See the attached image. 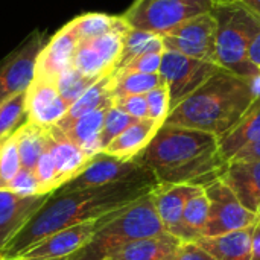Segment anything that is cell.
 I'll return each mask as SVG.
<instances>
[{
  "label": "cell",
  "instance_id": "cell-2",
  "mask_svg": "<svg viewBox=\"0 0 260 260\" xmlns=\"http://www.w3.org/2000/svg\"><path fill=\"white\" fill-rule=\"evenodd\" d=\"M158 184H193L206 187L222 177L229 163L219 154L215 134L165 123L137 155Z\"/></svg>",
  "mask_w": 260,
  "mask_h": 260
},
{
  "label": "cell",
  "instance_id": "cell-22",
  "mask_svg": "<svg viewBox=\"0 0 260 260\" xmlns=\"http://www.w3.org/2000/svg\"><path fill=\"white\" fill-rule=\"evenodd\" d=\"M260 139V98L253 102L242 119L219 137V154L229 163L241 149Z\"/></svg>",
  "mask_w": 260,
  "mask_h": 260
},
{
  "label": "cell",
  "instance_id": "cell-46",
  "mask_svg": "<svg viewBox=\"0 0 260 260\" xmlns=\"http://www.w3.org/2000/svg\"><path fill=\"white\" fill-rule=\"evenodd\" d=\"M58 260H67V259H58Z\"/></svg>",
  "mask_w": 260,
  "mask_h": 260
},
{
  "label": "cell",
  "instance_id": "cell-16",
  "mask_svg": "<svg viewBox=\"0 0 260 260\" xmlns=\"http://www.w3.org/2000/svg\"><path fill=\"white\" fill-rule=\"evenodd\" d=\"M201 190H204V187L193 184H158L154 189L152 198L155 210L166 233L178 236L183 212L189 200Z\"/></svg>",
  "mask_w": 260,
  "mask_h": 260
},
{
  "label": "cell",
  "instance_id": "cell-8",
  "mask_svg": "<svg viewBox=\"0 0 260 260\" xmlns=\"http://www.w3.org/2000/svg\"><path fill=\"white\" fill-rule=\"evenodd\" d=\"M209 198V219L203 236H219L253 225L260 215L250 212L222 178L204 187Z\"/></svg>",
  "mask_w": 260,
  "mask_h": 260
},
{
  "label": "cell",
  "instance_id": "cell-27",
  "mask_svg": "<svg viewBox=\"0 0 260 260\" xmlns=\"http://www.w3.org/2000/svg\"><path fill=\"white\" fill-rule=\"evenodd\" d=\"M209 219V198L204 190L197 193L193 198L189 200L178 232V239L183 242H195L198 238L203 236L206 224Z\"/></svg>",
  "mask_w": 260,
  "mask_h": 260
},
{
  "label": "cell",
  "instance_id": "cell-20",
  "mask_svg": "<svg viewBox=\"0 0 260 260\" xmlns=\"http://www.w3.org/2000/svg\"><path fill=\"white\" fill-rule=\"evenodd\" d=\"M254 224L219 236H201L195 242L216 260H250Z\"/></svg>",
  "mask_w": 260,
  "mask_h": 260
},
{
  "label": "cell",
  "instance_id": "cell-38",
  "mask_svg": "<svg viewBox=\"0 0 260 260\" xmlns=\"http://www.w3.org/2000/svg\"><path fill=\"white\" fill-rule=\"evenodd\" d=\"M8 192H12L20 197H34V195H41L40 192V184L38 180L30 169L21 168L18 174L14 177V180L9 184Z\"/></svg>",
  "mask_w": 260,
  "mask_h": 260
},
{
  "label": "cell",
  "instance_id": "cell-39",
  "mask_svg": "<svg viewBox=\"0 0 260 260\" xmlns=\"http://www.w3.org/2000/svg\"><path fill=\"white\" fill-rule=\"evenodd\" d=\"M113 105H116L119 110L126 113L128 116L140 120L148 119V102L146 94H133V96H123L113 99Z\"/></svg>",
  "mask_w": 260,
  "mask_h": 260
},
{
  "label": "cell",
  "instance_id": "cell-32",
  "mask_svg": "<svg viewBox=\"0 0 260 260\" xmlns=\"http://www.w3.org/2000/svg\"><path fill=\"white\" fill-rule=\"evenodd\" d=\"M21 169L15 131L0 139V190H8L11 181Z\"/></svg>",
  "mask_w": 260,
  "mask_h": 260
},
{
  "label": "cell",
  "instance_id": "cell-7",
  "mask_svg": "<svg viewBox=\"0 0 260 260\" xmlns=\"http://www.w3.org/2000/svg\"><path fill=\"white\" fill-rule=\"evenodd\" d=\"M221 67L213 61L190 58L177 52L165 50L158 75L168 85L171 94V110L198 90Z\"/></svg>",
  "mask_w": 260,
  "mask_h": 260
},
{
  "label": "cell",
  "instance_id": "cell-31",
  "mask_svg": "<svg viewBox=\"0 0 260 260\" xmlns=\"http://www.w3.org/2000/svg\"><path fill=\"white\" fill-rule=\"evenodd\" d=\"M26 99L27 90L15 94L0 105V139L12 134L26 122Z\"/></svg>",
  "mask_w": 260,
  "mask_h": 260
},
{
  "label": "cell",
  "instance_id": "cell-41",
  "mask_svg": "<svg viewBox=\"0 0 260 260\" xmlns=\"http://www.w3.org/2000/svg\"><path fill=\"white\" fill-rule=\"evenodd\" d=\"M257 160H260V139L257 142L245 146L244 149H241L230 161H257Z\"/></svg>",
  "mask_w": 260,
  "mask_h": 260
},
{
  "label": "cell",
  "instance_id": "cell-42",
  "mask_svg": "<svg viewBox=\"0 0 260 260\" xmlns=\"http://www.w3.org/2000/svg\"><path fill=\"white\" fill-rule=\"evenodd\" d=\"M248 61L260 70V29L248 46Z\"/></svg>",
  "mask_w": 260,
  "mask_h": 260
},
{
  "label": "cell",
  "instance_id": "cell-15",
  "mask_svg": "<svg viewBox=\"0 0 260 260\" xmlns=\"http://www.w3.org/2000/svg\"><path fill=\"white\" fill-rule=\"evenodd\" d=\"M78 46L79 41L67 23L43 47L35 67V78L55 81L64 70L72 67Z\"/></svg>",
  "mask_w": 260,
  "mask_h": 260
},
{
  "label": "cell",
  "instance_id": "cell-14",
  "mask_svg": "<svg viewBox=\"0 0 260 260\" xmlns=\"http://www.w3.org/2000/svg\"><path fill=\"white\" fill-rule=\"evenodd\" d=\"M50 195L20 197L8 190H0V253L43 207Z\"/></svg>",
  "mask_w": 260,
  "mask_h": 260
},
{
  "label": "cell",
  "instance_id": "cell-40",
  "mask_svg": "<svg viewBox=\"0 0 260 260\" xmlns=\"http://www.w3.org/2000/svg\"><path fill=\"white\" fill-rule=\"evenodd\" d=\"M171 260H216L197 242H183Z\"/></svg>",
  "mask_w": 260,
  "mask_h": 260
},
{
  "label": "cell",
  "instance_id": "cell-30",
  "mask_svg": "<svg viewBox=\"0 0 260 260\" xmlns=\"http://www.w3.org/2000/svg\"><path fill=\"white\" fill-rule=\"evenodd\" d=\"M72 66L76 70H79L82 75H85V76H88L91 79H99V78L114 72L105 62L102 55L94 49V46L90 41L79 43Z\"/></svg>",
  "mask_w": 260,
  "mask_h": 260
},
{
  "label": "cell",
  "instance_id": "cell-37",
  "mask_svg": "<svg viewBox=\"0 0 260 260\" xmlns=\"http://www.w3.org/2000/svg\"><path fill=\"white\" fill-rule=\"evenodd\" d=\"M165 49L151 50L143 55H139L137 58L131 59L128 64H125L122 69L117 70H126V72H142V73H158L161 66Z\"/></svg>",
  "mask_w": 260,
  "mask_h": 260
},
{
  "label": "cell",
  "instance_id": "cell-33",
  "mask_svg": "<svg viewBox=\"0 0 260 260\" xmlns=\"http://www.w3.org/2000/svg\"><path fill=\"white\" fill-rule=\"evenodd\" d=\"M98 79H91L85 75H82L79 70H76L73 66L69 67L67 70H64L56 79V88L59 91V94L62 96V99L67 102V105L70 107L75 101H78L81 98V94L91 85L94 84Z\"/></svg>",
  "mask_w": 260,
  "mask_h": 260
},
{
  "label": "cell",
  "instance_id": "cell-17",
  "mask_svg": "<svg viewBox=\"0 0 260 260\" xmlns=\"http://www.w3.org/2000/svg\"><path fill=\"white\" fill-rule=\"evenodd\" d=\"M47 148L55 160L58 189L76 178L91 161V158L85 155L79 146L69 140L64 131L56 125L47 128Z\"/></svg>",
  "mask_w": 260,
  "mask_h": 260
},
{
  "label": "cell",
  "instance_id": "cell-11",
  "mask_svg": "<svg viewBox=\"0 0 260 260\" xmlns=\"http://www.w3.org/2000/svg\"><path fill=\"white\" fill-rule=\"evenodd\" d=\"M149 174L152 172L140 163L139 157H134L131 160H123V158L108 155L105 152H99L91 158L90 165L76 178L66 183L62 187L58 189V192L81 190L87 187L119 183V181H125V180L149 175Z\"/></svg>",
  "mask_w": 260,
  "mask_h": 260
},
{
  "label": "cell",
  "instance_id": "cell-43",
  "mask_svg": "<svg viewBox=\"0 0 260 260\" xmlns=\"http://www.w3.org/2000/svg\"><path fill=\"white\" fill-rule=\"evenodd\" d=\"M250 260H260V216L254 224L253 241H251V257Z\"/></svg>",
  "mask_w": 260,
  "mask_h": 260
},
{
  "label": "cell",
  "instance_id": "cell-28",
  "mask_svg": "<svg viewBox=\"0 0 260 260\" xmlns=\"http://www.w3.org/2000/svg\"><path fill=\"white\" fill-rule=\"evenodd\" d=\"M113 99L133 94H146L163 82L158 73L116 70L113 72Z\"/></svg>",
  "mask_w": 260,
  "mask_h": 260
},
{
  "label": "cell",
  "instance_id": "cell-34",
  "mask_svg": "<svg viewBox=\"0 0 260 260\" xmlns=\"http://www.w3.org/2000/svg\"><path fill=\"white\" fill-rule=\"evenodd\" d=\"M137 119L128 116L126 113H123L122 110H119L116 105H111L107 111V116H105V120H104V126H102V131H101V146H102V151L119 136L122 134L129 125H133Z\"/></svg>",
  "mask_w": 260,
  "mask_h": 260
},
{
  "label": "cell",
  "instance_id": "cell-12",
  "mask_svg": "<svg viewBox=\"0 0 260 260\" xmlns=\"http://www.w3.org/2000/svg\"><path fill=\"white\" fill-rule=\"evenodd\" d=\"M113 212L104 215L99 219L58 230V232L43 238L41 241L35 242L34 245H30L15 260L67 259L72 254H75L78 250H81L93 238V235L108 221V218Z\"/></svg>",
  "mask_w": 260,
  "mask_h": 260
},
{
  "label": "cell",
  "instance_id": "cell-10",
  "mask_svg": "<svg viewBox=\"0 0 260 260\" xmlns=\"http://www.w3.org/2000/svg\"><path fill=\"white\" fill-rule=\"evenodd\" d=\"M160 37L165 50L215 62L216 18L212 12L190 18Z\"/></svg>",
  "mask_w": 260,
  "mask_h": 260
},
{
  "label": "cell",
  "instance_id": "cell-36",
  "mask_svg": "<svg viewBox=\"0 0 260 260\" xmlns=\"http://www.w3.org/2000/svg\"><path fill=\"white\" fill-rule=\"evenodd\" d=\"M34 174H35V177L38 180L41 195L53 193L55 190H58L56 166H55V160H53L49 148L43 152V155L40 157L38 163L35 165Z\"/></svg>",
  "mask_w": 260,
  "mask_h": 260
},
{
  "label": "cell",
  "instance_id": "cell-25",
  "mask_svg": "<svg viewBox=\"0 0 260 260\" xmlns=\"http://www.w3.org/2000/svg\"><path fill=\"white\" fill-rule=\"evenodd\" d=\"M72 30L75 32L79 43L91 41L102 35H107L114 30L129 29L128 23L122 15H108L102 12H88L82 14L72 21H69Z\"/></svg>",
  "mask_w": 260,
  "mask_h": 260
},
{
  "label": "cell",
  "instance_id": "cell-24",
  "mask_svg": "<svg viewBox=\"0 0 260 260\" xmlns=\"http://www.w3.org/2000/svg\"><path fill=\"white\" fill-rule=\"evenodd\" d=\"M113 79H114L113 73H108V75L99 78L94 84H91L81 94V98L69 107L67 114L64 116V119L59 123H56V126L64 129L66 126H69L72 122H75L81 116L91 113L107 104H111L113 102Z\"/></svg>",
  "mask_w": 260,
  "mask_h": 260
},
{
  "label": "cell",
  "instance_id": "cell-18",
  "mask_svg": "<svg viewBox=\"0 0 260 260\" xmlns=\"http://www.w3.org/2000/svg\"><path fill=\"white\" fill-rule=\"evenodd\" d=\"M250 212L260 215V160L230 161L221 177Z\"/></svg>",
  "mask_w": 260,
  "mask_h": 260
},
{
  "label": "cell",
  "instance_id": "cell-3",
  "mask_svg": "<svg viewBox=\"0 0 260 260\" xmlns=\"http://www.w3.org/2000/svg\"><path fill=\"white\" fill-rule=\"evenodd\" d=\"M254 101L250 78L221 69L172 108L165 123L221 137L242 119Z\"/></svg>",
  "mask_w": 260,
  "mask_h": 260
},
{
  "label": "cell",
  "instance_id": "cell-35",
  "mask_svg": "<svg viewBox=\"0 0 260 260\" xmlns=\"http://www.w3.org/2000/svg\"><path fill=\"white\" fill-rule=\"evenodd\" d=\"M146 102H148V117L160 125H165L171 113V94L168 85L161 82L158 87L146 93Z\"/></svg>",
  "mask_w": 260,
  "mask_h": 260
},
{
  "label": "cell",
  "instance_id": "cell-13",
  "mask_svg": "<svg viewBox=\"0 0 260 260\" xmlns=\"http://www.w3.org/2000/svg\"><path fill=\"white\" fill-rule=\"evenodd\" d=\"M69 111L67 102L59 94L55 81L35 78L27 88L26 114L29 122L43 128L59 123Z\"/></svg>",
  "mask_w": 260,
  "mask_h": 260
},
{
  "label": "cell",
  "instance_id": "cell-45",
  "mask_svg": "<svg viewBox=\"0 0 260 260\" xmlns=\"http://www.w3.org/2000/svg\"><path fill=\"white\" fill-rule=\"evenodd\" d=\"M250 82H251V88H253V94L256 99L260 98V73L254 75L250 78Z\"/></svg>",
  "mask_w": 260,
  "mask_h": 260
},
{
  "label": "cell",
  "instance_id": "cell-1",
  "mask_svg": "<svg viewBox=\"0 0 260 260\" xmlns=\"http://www.w3.org/2000/svg\"><path fill=\"white\" fill-rule=\"evenodd\" d=\"M157 186L158 183L154 174H149L81 190H56L0 253V260H15L43 238L67 227L99 219L113 210L126 207L151 193Z\"/></svg>",
  "mask_w": 260,
  "mask_h": 260
},
{
  "label": "cell",
  "instance_id": "cell-21",
  "mask_svg": "<svg viewBox=\"0 0 260 260\" xmlns=\"http://www.w3.org/2000/svg\"><path fill=\"white\" fill-rule=\"evenodd\" d=\"M160 126L163 125L154 122L149 117L136 120L122 134H119L102 152L117 158L131 160L145 151V148L151 143Z\"/></svg>",
  "mask_w": 260,
  "mask_h": 260
},
{
  "label": "cell",
  "instance_id": "cell-19",
  "mask_svg": "<svg viewBox=\"0 0 260 260\" xmlns=\"http://www.w3.org/2000/svg\"><path fill=\"white\" fill-rule=\"evenodd\" d=\"M181 244L183 241L177 236L161 233L128 242L110 253L104 260H171Z\"/></svg>",
  "mask_w": 260,
  "mask_h": 260
},
{
  "label": "cell",
  "instance_id": "cell-44",
  "mask_svg": "<svg viewBox=\"0 0 260 260\" xmlns=\"http://www.w3.org/2000/svg\"><path fill=\"white\" fill-rule=\"evenodd\" d=\"M227 2H235L244 8H247L250 12H253L257 18H260V0H227Z\"/></svg>",
  "mask_w": 260,
  "mask_h": 260
},
{
  "label": "cell",
  "instance_id": "cell-6",
  "mask_svg": "<svg viewBox=\"0 0 260 260\" xmlns=\"http://www.w3.org/2000/svg\"><path fill=\"white\" fill-rule=\"evenodd\" d=\"M218 0H134L122 14L131 29L163 35L178 24L213 11Z\"/></svg>",
  "mask_w": 260,
  "mask_h": 260
},
{
  "label": "cell",
  "instance_id": "cell-29",
  "mask_svg": "<svg viewBox=\"0 0 260 260\" xmlns=\"http://www.w3.org/2000/svg\"><path fill=\"white\" fill-rule=\"evenodd\" d=\"M158 49H165L160 35L129 27V30L125 35L123 50H122V56L119 59L117 69H122L125 64H128L131 59L137 58L139 55H143L151 50H158Z\"/></svg>",
  "mask_w": 260,
  "mask_h": 260
},
{
  "label": "cell",
  "instance_id": "cell-5",
  "mask_svg": "<svg viewBox=\"0 0 260 260\" xmlns=\"http://www.w3.org/2000/svg\"><path fill=\"white\" fill-rule=\"evenodd\" d=\"M212 14L216 18L215 62L227 72L247 78L260 73L248 61V46L259 32L260 18L247 8L227 0H218Z\"/></svg>",
  "mask_w": 260,
  "mask_h": 260
},
{
  "label": "cell",
  "instance_id": "cell-23",
  "mask_svg": "<svg viewBox=\"0 0 260 260\" xmlns=\"http://www.w3.org/2000/svg\"><path fill=\"white\" fill-rule=\"evenodd\" d=\"M111 105H113V102L107 104L91 113H87L62 129L64 134L69 137V140H72L76 146H79L82 149V152L85 155H88L90 158H93L96 154L102 152L99 137H101V131L104 126L107 111Z\"/></svg>",
  "mask_w": 260,
  "mask_h": 260
},
{
  "label": "cell",
  "instance_id": "cell-26",
  "mask_svg": "<svg viewBox=\"0 0 260 260\" xmlns=\"http://www.w3.org/2000/svg\"><path fill=\"white\" fill-rule=\"evenodd\" d=\"M21 168L34 171L43 152L47 149V128L26 120L15 131Z\"/></svg>",
  "mask_w": 260,
  "mask_h": 260
},
{
  "label": "cell",
  "instance_id": "cell-9",
  "mask_svg": "<svg viewBox=\"0 0 260 260\" xmlns=\"http://www.w3.org/2000/svg\"><path fill=\"white\" fill-rule=\"evenodd\" d=\"M46 43L44 35L35 30L0 61V105L29 88L35 79L37 61Z\"/></svg>",
  "mask_w": 260,
  "mask_h": 260
},
{
  "label": "cell",
  "instance_id": "cell-4",
  "mask_svg": "<svg viewBox=\"0 0 260 260\" xmlns=\"http://www.w3.org/2000/svg\"><path fill=\"white\" fill-rule=\"evenodd\" d=\"M152 192L126 207L114 210L93 238L67 260H104L128 242L166 233L157 215Z\"/></svg>",
  "mask_w": 260,
  "mask_h": 260
}]
</instances>
